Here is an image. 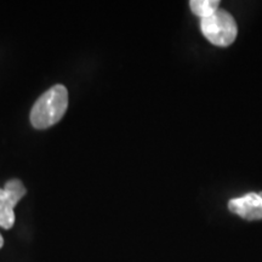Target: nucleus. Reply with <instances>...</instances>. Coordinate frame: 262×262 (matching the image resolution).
<instances>
[{
  "label": "nucleus",
  "instance_id": "nucleus-1",
  "mask_svg": "<svg viewBox=\"0 0 262 262\" xmlns=\"http://www.w3.org/2000/svg\"><path fill=\"white\" fill-rule=\"evenodd\" d=\"M68 108V91L63 85H55L45 91L32 108L31 123L44 130L60 122Z\"/></svg>",
  "mask_w": 262,
  "mask_h": 262
},
{
  "label": "nucleus",
  "instance_id": "nucleus-3",
  "mask_svg": "<svg viewBox=\"0 0 262 262\" xmlns=\"http://www.w3.org/2000/svg\"><path fill=\"white\" fill-rule=\"evenodd\" d=\"M27 189L19 180H10L0 188V227L10 229L15 225V206L26 195Z\"/></svg>",
  "mask_w": 262,
  "mask_h": 262
},
{
  "label": "nucleus",
  "instance_id": "nucleus-4",
  "mask_svg": "<svg viewBox=\"0 0 262 262\" xmlns=\"http://www.w3.org/2000/svg\"><path fill=\"white\" fill-rule=\"evenodd\" d=\"M228 209L245 220H261L262 199L258 193H247L241 198L232 199L228 203Z\"/></svg>",
  "mask_w": 262,
  "mask_h": 262
},
{
  "label": "nucleus",
  "instance_id": "nucleus-2",
  "mask_svg": "<svg viewBox=\"0 0 262 262\" xmlns=\"http://www.w3.org/2000/svg\"><path fill=\"white\" fill-rule=\"evenodd\" d=\"M204 37L216 47H228L237 38V24L227 11L217 10L214 15L202 19Z\"/></svg>",
  "mask_w": 262,
  "mask_h": 262
},
{
  "label": "nucleus",
  "instance_id": "nucleus-7",
  "mask_svg": "<svg viewBox=\"0 0 262 262\" xmlns=\"http://www.w3.org/2000/svg\"><path fill=\"white\" fill-rule=\"evenodd\" d=\"M258 195H260V196H261V199H262V192L258 193Z\"/></svg>",
  "mask_w": 262,
  "mask_h": 262
},
{
  "label": "nucleus",
  "instance_id": "nucleus-6",
  "mask_svg": "<svg viewBox=\"0 0 262 262\" xmlns=\"http://www.w3.org/2000/svg\"><path fill=\"white\" fill-rule=\"evenodd\" d=\"M3 245H4V239H3L2 234H0V249L3 248Z\"/></svg>",
  "mask_w": 262,
  "mask_h": 262
},
{
  "label": "nucleus",
  "instance_id": "nucleus-5",
  "mask_svg": "<svg viewBox=\"0 0 262 262\" xmlns=\"http://www.w3.org/2000/svg\"><path fill=\"white\" fill-rule=\"evenodd\" d=\"M189 5H191L193 14L202 18H206L217 11L220 2L217 0H192Z\"/></svg>",
  "mask_w": 262,
  "mask_h": 262
}]
</instances>
